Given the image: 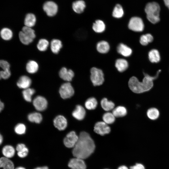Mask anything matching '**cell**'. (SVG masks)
I'll list each match as a JSON object with an SVG mask.
<instances>
[{
    "mask_svg": "<svg viewBox=\"0 0 169 169\" xmlns=\"http://www.w3.org/2000/svg\"><path fill=\"white\" fill-rule=\"evenodd\" d=\"M94 142L89 133L82 131L78 141L73 147L72 154L74 157L84 159L88 157L95 149Z\"/></svg>",
    "mask_w": 169,
    "mask_h": 169,
    "instance_id": "1",
    "label": "cell"
},
{
    "mask_svg": "<svg viewBox=\"0 0 169 169\" xmlns=\"http://www.w3.org/2000/svg\"><path fill=\"white\" fill-rule=\"evenodd\" d=\"M161 71V70H158L154 76H151L144 73V77L142 82L140 81L136 77H132L128 82L130 89L136 93H141L149 91L153 86V80L158 78Z\"/></svg>",
    "mask_w": 169,
    "mask_h": 169,
    "instance_id": "2",
    "label": "cell"
},
{
    "mask_svg": "<svg viewBox=\"0 0 169 169\" xmlns=\"http://www.w3.org/2000/svg\"><path fill=\"white\" fill-rule=\"evenodd\" d=\"M145 10L147 18L151 23L155 24L160 21V7L157 3L153 2L148 3L145 7Z\"/></svg>",
    "mask_w": 169,
    "mask_h": 169,
    "instance_id": "3",
    "label": "cell"
},
{
    "mask_svg": "<svg viewBox=\"0 0 169 169\" xmlns=\"http://www.w3.org/2000/svg\"><path fill=\"white\" fill-rule=\"evenodd\" d=\"M36 37L34 30L32 28L24 26L22 31L19 33V38L21 42L25 45H28L33 42Z\"/></svg>",
    "mask_w": 169,
    "mask_h": 169,
    "instance_id": "4",
    "label": "cell"
},
{
    "mask_svg": "<svg viewBox=\"0 0 169 169\" xmlns=\"http://www.w3.org/2000/svg\"><path fill=\"white\" fill-rule=\"evenodd\" d=\"M90 78L95 86L102 84L104 81V74L102 71L96 67H94L90 69Z\"/></svg>",
    "mask_w": 169,
    "mask_h": 169,
    "instance_id": "5",
    "label": "cell"
},
{
    "mask_svg": "<svg viewBox=\"0 0 169 169\" xmlns=\"http://www.w3.org/2000/svg\"><path fill=\"white\" fill-rule=\"evenodd\" d=\"M144 27V24L142 19L141 18L137 17L131 18L128 25L129 29L136 32L143 31Z\"/></svg>",
    "mask_w": 169,
    "mask_h": 169,
    "instance_id": "6",
    "label": "cell"
},
{
    "mask_svg": "<svg viewBox=\"0 0 169 169\" xmlns=\"http://www.w3.org/2000/svg\"><path fill=\"white\" fill-rule=\"evenodd\" d=\"M59 93L61 97L63 99H66L70 98L74 95V90L71 83L67 82L61 86Z\"/></svg>",
    "mask_w": 169,
    "mask_h": 169,
    "instance_id": "7",
    "label": "cell"
},
{
    "mask_svg": "<svg viewBox=\"0 0 169 169\" xmlns=\"http://www.w3.org/2000/svg\"><path fill=\"white\" fill-rule=\"evenodd\" d=\"M79 136L74 131H71L66 135L64 139V143L66 147L73 148L77 142Z\"/></svg>",
    "mask_w": 169,
    "mask_h": 169,
    "instance_id": "8",
    "label": "cell"
},
{
    "mask_svg": "<svg viewBox=\"0 0 169 169\" xmlns=\"http://www.w3.org/2000/svg\"><path fill=\"white\" fill-rule=\"evenodd\" d=\"M94 131L101 136H104L110 132V128L105 122L99 121L95 125Z\"/></svg>",
    "mask_w": 169,
    "mask_h": 169,
    "instance_id": "9",
    "label": "cell"
},
{
    "mask_svg": "<svg viewBox=\"0 0 169 169\" xmlns=\"http://www.w3.org/2000/svg\"><path fill=\"white\" fill-rule=\"evenodd\" d=\"M33 105L35 109L38 111H43L46 109L48 102L46 99L44 97L38 96L33 100Z\"/></svg>",
    "mask_w": 169,
    "mask_h": 169,
    "instance_id": "10",
    "label": "cell"
},
{
    "mask_svg": "<svg viewBox=\"0 0 169 169\" xmlns=\"http://www.w3.org/2000/svg\"><path fill=\"white\" fill-rule=\"evenodd\" d=\"M84 159L75 157L71 159L68 164L71 169H86V166Z\"/></svg>",
    "mask_w": 169,
    "mask_h": 169,
    "instance_id": "11",
    "label": "cell"
},
{
    "mask_svg": "<svg viewBox=\"0 0 169 169\" xmlns=\"http://www.w3.org/2000/svg\"><path fill=\"white\" fill-rule=\"evenodd\" d=\"M43 8L47 15L50 17L54 16L58 11L57 4L52 1L46 2L44 4Z\"/></svg>",
    "mask_w": 169,
    "mask_h": 169,
    "instance_id": "12",
    "label": "cell"
},
{
    "mask_svg": "<svg viewBox=\"0 0 169 169\" xmlns=\"http://www.w3.org/2000/svg\"><path fill=\"white\" fill-rule=\"evenodd\" d=\"M59 75L61 79L69 82L72 80L74 76V73L72 69L63 67L59 72Z\"/></svg>",
    "mask_w": 169,
    "mask_h": 169,
    "instance_id": "13",
    "label": "cell"
},
{
    "mask_svg": "<svg viewBox=\"0 0 169 169\" xmlns=\"http://www.w3.org/2000/svg\"><path fill=\"white\" fill-rule=\"evenodd\" d=\"M54 124L55 127L60 131L65 130L67 125V121L63 116L59 115L54 120Z\"/></svg>",
    "mask_w": 169,
    "mask_h": 169,
    "instance_id": "14",
    "label": "cell"
},
{
    "mask_svg": "<svg viewBox=\"0 0 169 169\" xmlns=\"http://www.w3.org/2000/svg\"><path fill=\"white\" fill-rule=\"evenodd\" d=\"M31 83V80L29 77L26 75H23L19 78L17 84L19 88L24 90L29 88Z\"/></svg>",
    "mask_w": 169,
    "mask_h": 169,
    "instance_id": "15",
    "label": "cell"
},
{
    "mask_svg": "<svg viewBox=\"0 0 169 169\" xmlns=\"http://www.w3.org/2000/svg\"><path fill=\"white\" fill-rule=\"evenodd\" d=\"M86 111L84 107L81 105H77L72 113V116L76 119L81 120H83L85 115Z\"/></svg>",
    "mask_w": 169,
    "mask_h": 169,
    "instance_id": "16",
    "label": "cell"
},
{
    "mask_svg": "<svg viewBox=\"0 0 169 169\" xmlns=\"http://www.w3.org/2000/svg\"><path fill=\"white\" fill-rule=\"evenodd\" d=\"M63 47L62 41L58 39H53L50 43V48L52 52L55 54H58Z\"/></svg>",
    "mask_w": 169,
    "mask_h": 169,
    "instance_id": "17",
    "label": "cell"
},
{
    "mask_svg": "<svg viewBox=\"0 0 169 169\" xmlns=\"http://www.w3.org/2000/svg\"><path fill=\"white\" fill-rule=\"evenodd\" d=\"M118 52L124 57H129L132 54V50L131 48L123 43L119 44L117 47Z\"/></svg>",
    "mask_w": 169,
    "mask_h": 169,
    "instance_id": "18",
    "label": "cell"
},
{
    "mask_svg": "<svg viewBox=\"0 0 169 169\" xmlns=\"http://www.w3.org/2000/svg\"><path fill=\"white\" fill-rule=\"evenodd\" d=\"M26 69L28 73L33 74L38 71L39 65L36 61L34 60H30L27 63Z\"/></svg>",
    "mask_w": 169,
    "mask_h": 169,
    "instance_id": "19",
    "label": "cell"
},
{
    "mask_svg": "<svg viewBox=\"0 0 169 169\" xmlns=\"http://www.w3.org/2000/svg\"><path fill=\"white\" fill-rule=\"evenodd\" d=\"M2 152L4 157L9 159L14 156L15 151L14 148L12 146L10 145H6L3 148Z\"/></svg>",
    "mask_w": 169,
    "mask_h": 169,
    "instance_id": "20",
    "label": "cell"
},
{
    "mask_svg": "<svg viewBox=\"0 0 169 169\" xmlns=\"http://www.w3.org/2000/svg\"><path fill=\"white\" fill-rule=\"evenodd\" d=\"M115 67L120 72L125 71L128 68V63L127 61L123 59H117L115 62Z\"/></svg>",
    "mask_w": 169,
    "mask_h": 169,
    "instance_id": "21",
    "label": "cell"
},
{
    "mask_svg": "<svg viewBox=\"0 0 169 169\" xmlns=\"http://www.w3.org/2000/svg\"><path fill=\"white\" fill-rule=\"evenodd\" d=\"M84 2L83 0H78L74 2L72 4L74 11L76 13H82L85 7Z\"/></svg>",
    "mask_w": 169,
    "mask_h": 169,
    "instance_id": "22",
    "label": "cell"
},
{
    "mask_svg": "<svg viewBox=\"0 0 169 169\" xmlns=\"http://www.w3.org/2000/svg\"><path fill=\"white\" fill-rule=\"evenodd\" d=\"M36 19L35 15L31 13L27 14L24 20L25 26L32 28L35 24Z\"/></svg>",
    "mask_w": 169,
    "mask_h": 169,
    "instance_id": "23",
    "label": "cell"
},
{
    "mask_svg": "<svg viewBox=\"0 0 169 169\" xmlns=\"http://www.w3.org/2000/svg\"><path fill=\"white\" fill-rule=\"evenodd\" d=\"M16 150L18 151V156L22 158L26 156L28 152V148L23 143L18 144L16 147Z\"/></svg>",
    "mask_w": 169,
    "mask_h": 169,
    "instance_id": "24",
    "label": "cell"
},
{
    "mask_svg": "<svg viewBox=\"0 0 169 169\" xmlns=\"http://www.w3.org/2000/svg\"><path fill=\"white\" fill-rule=\"evenodd\" d=\"M96 49L101 54H105L109 51L110 45L107 42L101 41L97 44Z\"/></svg>",
    "mask_w": 169,
    "mask_h": 169,
    "instance_id": "25",
    "label": "cell"
},
{
    "mask_svg": "<svg viewBox=\"0 0 169 169\" xmlns=\"http://www.w3.org/2000/svg\"><path fill=\"white\" fill-rule=\"evenodd\" d=\"M105 28V25L104 22L100 20H96L93 24L92 29L97 33H101L103 32Z\"/></svg>",
    "mask_w": 169,
    "mask_h": 169,
    "instance_id": "26",
    "label": "cell"
},
{
    "mask_svg": "<svg viewBox=\"0 0 169 169\" xmlns=\"http://www.w3.org/2000/svg\"><path fill=\"white\" fill-rule=\"evenodd\" d=\"M148 58L151 63L158 62L160 60V56L159 51L156 49L151 50L149 52Z\"/></svg>",
    "mask_w": 169,
    "mask_h": 169,
    "instance_id": "27",
    "label": "cell"
},
{
    "mask_svg": "<svg viewBox=\"0 0 169 169\" xmlns=\"http://www.w3.org/2000/svg\"><path fill=\"white\" fill-rule=\"evenodd\" d=\"M1 167L3 169H15L13 162L9 158L4 157L0 158Z\"/></svg>",
    "mask_w": 169,
    "mask_h": 169,
    "instance_id": "28",
    "label": "cell"
},
{
    "mask_svg": "<svg viewBox=\"0 0 169 169\" xmlns=\"http://www.w3.org/2000/svg\"><path fill=\"white\" fill-rule=\"evenodd\" d=\"M127 113L126 108L123 106H118L114 108L112 111V114L115 117H117L124 116Z\"/></svg>",
    "mask_w": 169,
    "mask_h": 169,
    "instance_id": "29",
    "label": "cell"
},
{
    "mask_svg": "<svg viewBox=\"0 0 169 169\" xmlns=\"http://www.w3.org/2000/svg\"><path fill=\"white\" fill-rule=\"evenodd\" d=\"M102 108L106 111H109L113 109L114 106V103L111 101L108 100L106 98H103L100 101Z\"/></svg>",
    "mask_w": 169,
    "mask_h": 169,
    "instance_id": "30",
    "label": "cell"
},
{
    "mask_svg": "<svg viewBox=\"0 0 169 169\" xmlns=\"http://www.w3.org/2000/svg\"><path fill=\"white\" fill-rule=\"evenodd\" d=\"M28 120L31 122L39 123L42 120V116L40 113L34 112L29 114L28 116Z\"/></svg>",
    "mask_w": 169,
    "mask_h": 169,
    "instance_id": "31",
    "label": "cell"
},
{
    "mask_svg": "<svg viewBox=\"0 0 169 169\" xmlns=\"http://www.w3.org/2000/svg\"><path fill=\"white\" fill-rule=\"evenodd\" d=\"M2 38L5 40L11 39L13 36V33L9 28H5L1 29L0 32Z\"/></svg>",
    "mask_w": 169,
    "mask_h": 169,
    "instance_id": "32",
    "label": "cell"
},
{
    "mask_svg": "<svg viewBox=\"0 0 169 169\" xmlns=\"http://www.w3.org/2000/svg\"><path fill=\"white\" fill-rule=\"evenodd\" d=\"M49 41L45 38H41L39 40L37 45L38 49L41 52L46 51L49 46Z\"/></svg>",
    "mask_w": 169,
    "mask_h": 169,
    "instance_id": "33",
    "label": "cell"
},
{
    "mask_svg": "<svg viewBox=\"0 0 169 169\" xmlns=\"http://www.w3.org/2000/svg\"><path fill=\"white\" fill-rule=\"evenodd\" d=\"M146 115L149 119L154 120L159 117L160 113L159 110L153 107L149 108L147 110Z\"/></svg>",
    "mask_w": 169,
    "mask_h": 169,
    "instance_id": "34",
    "label": "cell"
},
{
    "mask_svg": "<svg viewBox=\"0 0 169 169\" xmlns=\"http://www.w3.org/2000/svg\"><path fill=\"white\" fill-rule=\"evenodd\" d=\"M35 92V90L34 89L29 88L23 90V96L26 101L30 102L32 101V96Z\"/></svg>",
    "mask_w": 169,
    "mask_h": 169,
    "instance_id": "35",
    "label": "cell"
},
{
    "mask_svg": "<svg viewBox=\"0 0 169 169\" xmlns=\"http://www.w3.org/2000/svg\"><path fill=\"white\" fill-rule=\"evenodd\" d=\"M97 104L98 102L96 99L94 97H90L85 101V106L88 110H93L96 108Z\"/></svg>",
    "mask_w": 169,
    "mask_h": 169,
    "instance_id": "36",
    "label": "cell"
},
{
    "mask_svg": "<svg viewBox=\"0 0 169 169\" xmlns=\"http://www.w3.org/2000/svg\"><path fill=\"white\" fill-rule=\"evenodd\" d=\"M153 40L152 36L150 33H147L141 35L140 39V42L142 45L146 46Z\"/></svg>",
    "mask_w": 169,
    "mask_h": 169,
    "instance_id": "37",
    "label": "cell"
},
{
    "mask_svg": "<svg viewBox=\"0 0 169 169\" xmlns=\"http://www.w3.org/2000/svg\"><path fill=\"white\" fill-rule=\"evenodd\" d=\"M124 13L122 7L119 4H116L112 12V16L116 18H121Z\"/></svg>",
    "mask_w": 169,
    "mask_h": 169,
    "instance_id": "38",
    "label": "cell"
},
{
    "mask_svg": "<svg viewBox=\"0 0 169 169\" xmlns=\"http://www.w3.org/2000/svg\"><path fill=\"white\" fill-rule=\"evenodd\" d=\"M113 114L110 112H106L104 114L102 119L107 124H110L113 123L115 121V118Z\"/></svg>",
    "mask_w": 169,
    "mask_h": 169,
    "instance_id": "39",
    "label": "cell"
},
{
    "mask_svg": "<svg viewBox=\"0 0 169 169\" xmlns=\"http://www.w3.org/2000/svg\"><path fill=\"white\" fill-rule=\"evenodd\" d=\"M26 131V126L22 123L18 124L14 128L15 132L18 135H21L24 134L25 133Z\"/></svg>",
    "mask_w": 169,
    "mask_h": 169,
    "instance_id": "40",
    "label": "cell"
},
{
    "mask_svg": "<svg viewBox=\"0 0 169 169\" xmlns=\"http://www.w3.org/2000/svg\"><path fill=\"white\" fill-rule=\"evenodd\" d=\"M0 67L3 70L10 69V65L7 61L4 60H0Z\"/></svg>",
    "mask_w": 169,
    "mask_h": 169,
    "instance_id": "41",
    "label": "cell"
},
{
    "mask_svg": "<svg viewBox=\"0 0 169 169\" xmlns=\"http://www.w3.org/2000/svg\"><path fill=\"white\" fill-rule=\"evenodd\" d=\"M2 79H8L11 76V73L10 69L1 71Z\"/></svg>",
    "mask_w": 169,
    "mask_h": 169,
    "instance_id": "42",
    "label": "cell"
},
{
    "mask_svg": "<svg viewBox=\"0 0 169 169\" xmlns=\"http://www.w3.org/2000/svg\"><path fill=\"white\" fill-rule=\"evenodd\" d=\"M130 169H145V168L142 164L136 163L135 165L130 166Z\"/></svg>",
    "mask_w": 169,
    "mask_h": 169,
    "instance_id": "43",
    "label": "cell"
},
{
    "mask_svg": "<svg viewBox=\"0 0 169 169\" xmlns=\"http://www.w3.org/2000/svg\"><path fill=\"white\" fill-rule=\"evenodd\" d=\"M4 107V104L0 100V112L3 110Z\"/></svg>",
    "mask_w": 169,
    "mask_h": 169,
    "instance_id": "44",
    "label": "cell"
},
{
    "mask_svg": "<svg viewBox=\"0 0 169 169\" xmlns=\"http://www.w3.org/2000/svg\"><path fill=\"white\" fill-rule=\"evenodd\" d=\"M163 1L166 6L169 9V0H163Z\"/></svg>",
    "mask_w": 169,
    "mask_h": 169,
    "instance_id": "45",
    "label": "cell"
},
{
    "mask_svg": "<svg viewBox=\"0 0 169 169\" xmlns=\"http://www.w3.org/2000/svg\"><path fill=\"white\" fill-rule=\"evenodd\" d=\"M34 169H49V168L47 166H43L37 167Z\"/></svg>",
    "mask_w": 169,
    "mask_h": 169,
    "instance_id": "46",
    "label": "cell"
},
{
    "mask_svg": "<svg viewBox=\"0 0 169 169\" xmlns=\"http://www.w3.org/2000/svg\"><path fill=\"white\" fill-rule=\"evenodd\" d=\"M117 169H128L126 166L123 165L119 166Z\"/></svg>",
    "mask_w": 169,
    "mask_h": 169,
    "instance_id": "47",
    "label": "cell"
},
{
    "mask_svg": "<svg viewBox=\"0 0 169 169\" xmlns=\"http://www.w3.org/2000/svg\"><path fill=\"white\" fill-rule=\"evenodd\" d=\"M3 140V136L0 133V145L2 144Z\"/></svg>",
    "mask_w": 169,
    "mask_h": 169,
    "instance_id": "48",
    "label": "cell"
},
{
    "mask_svg": "<svg viewBox=\"0 0 169 169\" xmlns=\"http://www.w3.org/2000/svg\"><path fill=\"white\" fill-rule=\"evenodd\" d=\"M15 169H26L24 167H22V166H19L18 167Z\"/></svg>",
    "mask_w": 169,
    "mask_h": 169,
    "instance_id": "49",
    "label": "cell"
},
{
    "mask_svg": "<svg viewBox=\"0 0 169 169\" xmlns=\"http://www.w3.org/2000/svg\"><path fill=\"white\" fill-rule=\"evenodd\" d=\"M2 79V77L1 75V71H0V79Z\"/></svg>",
    "mask_w": 169,
    "mask_h": 169,
    "instance_id": "50",
    "label": "cell"
},
{
    "mask_svg": "<svg viewBox=\"0 0 169 169\" xmlns=\"http://www.w3.org/2000/svg\"><path fill=\"white\" fill-rule=\"evenodd\" d=\"M1 168V161H0V168Z\"/></svg>",
    "mask_w": 169,
    "mask_h": 169,
    "instance_id": "51",
    "label": "cell"
},
{
    "mask_svg": "<svg viewBox=\"0 0 169 169\" xmlns=\"http://www.w3.org/2000/svg\"></svg>",
    "mask_w": 169,
    "mask_h": 169,
    "instance_id": "52",
    "label": "cell"
}]
</instances>
